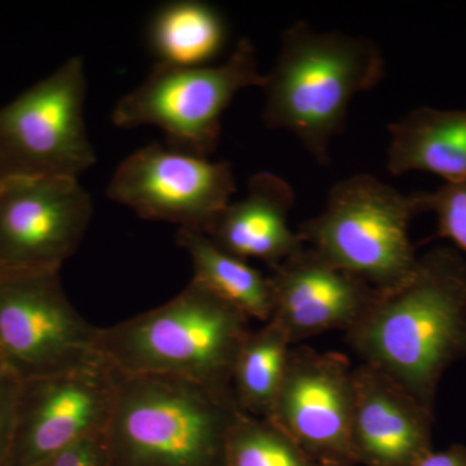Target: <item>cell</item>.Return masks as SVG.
Returning <instances> with one entry per match:
<instances>
[{
  "mask_svg": "<svg viewBox=\"0 0 466 466\" xmlns=\"http://www.w3.org/2000/svg\"><path fill=\"white\" fill-rule=\"evenodd\" d=\"M291 348L289 337L275 321L250 330L232 372V391L242 412L260 419L268 416L283 382Z\"/></svg>",
  "mask_w": 466,
  "mask_h": 466,
  "instance_id": "19",
  "label": "cell"
},
{
  "mask_svg": "<svg viewBox=\"0 0 466 466\" xmlns=\"http://www.w3.org/2000/svg\"><path fill=\"white\" fill-rule=\"evenodd\" d=\"M115 372L106 431L112 466H225L242 413L233 392L180 377Z\"/></svg>",
  "mask_w": 466,
  "mask_h": 466,
  "instance_id": "3",
  "label": "cell"
},
{
  "mask_svg": "<svg viewBox=\"0 0 466 466\" xmlns=\"http://www.w3.org/2000/svg\"><path fill=\"white\" fill-rule=\"evenodd\" d=\"M348 357L308 346L291 348L267 420L318 466H357L351 447L354 383Z\"/></svg>",
  "mask_w": 466,
  "mask_h": 466,
  "instance_id": "12",
  "label": "cell"
},
{
  "mask_svg": "<svg viewBox=\"0 0 466 466\" xmlns=\"http://www.w3.org/2000/svg\"><path fill=\"white\" fill-rule=\"evenodd\" d=\"M351 447L358 465L412 466L433 450L434 410L366 363L352 370Z\"/></svg>",
  "mask_w": 466,
  "mask_h": 466,
  "instance_id": "14",
  "label": "cell"
},
{
  "mask_svg": "<svg viewBox=\"0 0 466 466\" xmlns=\"http://www.w3.org/2000/svg\"><path fill=\"white\" fill-rule=\"evenodd\" d=\"M225 466H318L269 420L242 412L227 441Z\"/></svg>",
  "mask_w": 466,
  "mask_h": 466,
  "instance_id": "20",
  "label": "cell"
},
{
  "mask_svg": "<svg viewBox=\"0 0 466 466\" xmlns=\"http://www.w3.org/2000/svg\"><path fill=\"white\" fill-rule=\"evenodd\" d=\"M236 191L231 164L152 143L131 153L110 179L108 196L140 218L207 232Z\"/></svg>",
  "mask_w": 466,
  "mask_h": 466,
  "instance_id": "9",
  "label": "cell"
},
{
  "mask_svg": "<svg viewBox=\"0 0 466 466\" xmlns=\"http://www.w3.org/2000/svg\"><path fill=\"white\" fill-rule=\"evenodd\" d=\"M23 380L0 357V466H7Z\"/></svg>",
  "mask_w": 466,
  "mask_h": 466,
  "instance_id": "22",
  "label": "cell"
},
{
  "mask_svg": "<svg viewBox=\"0 0 466 466\" xmlns=\"http://www.w3.org/2000/svg\"><path fill=\"white\" fill-rule=\"evenodd\" d=\"M412 466H466V446L456 443L446 450L431 451Z\"/></svg>",
  "mask_w": 466,
  "mask_h": 466,
  "instance_id": "24",
  "label": "cell"
},
{
  "mask_svg": "<svg viewBox=\"0 0 466 466\" xmlns=\"http://www.w3.org/2000/svg\"><path fill=\"white\" fill-rule=\"evenodd\" d=\"M391 175L424 171L444 183L466 179V108L420 106L388 127Z\"/></svg>",
  "mask_w": 466,
  "mask_h": 466,
  "instance_id": "16",
  "label": "cell"
},
{
  "mask_svg": "<svg viewBox=\"0 0 466 466\" xmlns=\"http://www.w3.org/2000/svg\"><path fill=\"white\" fill-rule=\"evenodd\" d=\"M0 180H2V177H0Z\"/></svg>",
  "mask_w": 466,
  "mask_h": 466,
  "instance_id": "25",
  "label": "cell"
},
{
  "mask_svg": "<svg viewBox=\"0 0 466 466\" xmlns=\"http://www.w3.org/2000/svg\"><path fill=\"white\" fill-rule=\"evenodd\" d=\"M293 207L290 184L271 171H259L250 177L245 198L229 202L205 233L233 256L262 260L272 269L308 247L290 228Z\"/></svg>",
  "mask_w": 466,
  "mask_h": 466,
  "instance_id": "15",
  "label": "cell"
},
{
  "mask_svg": "<svg viewBox=\"0 0 466 466\" xmlns=\"http://www.w3.org/2000/svg\"><path fill=\"white\" fill-rule=\"evenodd\" d=\"M250 319L191 280L177 296L113 325L99 328L96 351L127 375H167L232 391V372Z\"/></svg>",
  "mask_w": 466,
  "mask_h": 466,
  "instance_id": "4",
  "label": "cell"
},
{
  "mask_svg": "<svg viewBox=\"0 0 466 466\" xmlns=\"http://www.w3.org/2000/svg\"><path fill=\"white\" fill-rule=\"evenodd\" d=\"M97 333L67 299L60 271L0 272V357L23 381L94 360Z\"/></svg>",
  "mask_w": 466,
  "mask_h": 466,
  "instance_id": "8",
  "label": "cell"
},
{
  "mask_svg": "<svg viewBox=\"0 0 466 466\" xmlns=\"http://www.w3.org/2000/svg\"><path fill=\"white\" fill-rule=\"evenodd\" d=\"M227 36V24L219 11L198 0L162 5L148 29L157 64L170 66H207L223 51Z\"/></svg>",
  "mask_w": 466,
  "mask_h": 466,
  "instance_id": "18",
  "label": "cell"
},
{
  "mask_svg": "<svg viewBox=\"0 0 466 466\" xmlns=\"http://www.w3.org/2000/svg\"><path fill=\"white\" fill-rule=\"evenodd\" d=\"M422 213L437 217V238L452 242L466 256V179L419 192Z\"/></svg>",
  "mask_w": 466,
  "mask_h": 466,
  "instance_id": "21",
  "label": "cell"
},
{
  "mask_svg": "<svg viewBox=\"0 0 466 466\" xmlns=\"http://www.w3.org/2000/svg\"><path fill=\"white\" fill-rule=\"evenodd\" d=\"M116 372L97 357L56 375L24 380L7 466H39L90 435L106 433Z\"/></svg>",
  "mask_w": 466,
  "mask_h": 466,
  "instance_id": "10",
  "label": "cell"
},
{
  "mask_svg": "<svg viewBox=\"0 0 466 466\" xmlns=\"http://www.w3.org/2000/svg\"><path fill=\"white\" fill-rule=\"evenodd\" d=\"M346 339L368 366L382 370L434 410L444 372L466 359V259L451 247L419 257L415 272L376 299Z\"/></svg>",
  "mask_w": 466,
  "mask_h": 466,
  "instance_id": "1",
  "label": "cell"
},
{
  "mask_svg": "<svg viewBox=\"0 0 466 466\" xmlns=\"http://www.w3.org/2000/svg\"><path fill=\"white\" fill-rule=\"evenodd\" d=\"M177 242L191 258L193 278L249 319L269 321L274 311L269 276L219 247L200 229L179 228Z\"/></svg>",
  "mask_w": 466,
  "mask_h": 466,
  "instance_id": "17",
  "label": "cell"
},
{
  "mask_svg": "<svg viewBox=\"0 0 466 466\" xmlns=\"http://www.w3.org/2000/svg\"><path fill=\"white\" fill-rule=\"evenodd\" d=\"M92 218L90 195L70 177L0 180V272L60 271Z\"/></svg>",
  "mask_w": 466,
  "mask_h": 466,
  "instance_id": "11",
  "label": "cell"
},
{
  "mask_svg": "<svg viewBox=\"0 0 466 466\" xmlns=\"http://www.w3.org/2000/svg\"><path fill=\"white\" fill-rule=\"evenodd\" d=\"M274 311L269 320L283 328L291 345L330 332H348L376 299L377 289L305 249L271 269Z\"/></svg>",
  "mask_w": 466,
  "mask_h": 466,
  "instance_id": "13",
  "label": "cell"
},
{
  "mask_svg": "<svg viewBox=\"0 0 466 466\" xmlns=\"http://www.w3.org/2000/svg\"><path fill=\"white\" fill-rule=\"evenodd\" d=\"M265 81L253 42L241 38L218 66L156 63L142 84L116 104L112 122L125 130L155 126L167 137L168 148L208 158L219 143L222 116L233 97L245 88H262Z\"/></svg>",
  "mask_w": 466,
  "mask_h": 466,
  "instance_id": "6",
  "label": "cell"
},
{
  "mask_svg": "<svg viewBox=\"0 0 466 466\" xmlns=\"http://www.w3.org/2000/svg\"><path fill=\"white\" fill-rule=\"evenodd\" d=\"M421 213L419 192L404 195L373 175L355 174L334 184L323 211L299 233L332 265L386 290L415 272L410 225Z\"/></svg>",
  "mask_w": 466,
  "mask_h": 466,
  "instance_id": "5",
  "label": "cell"
},
{
  "mask_svg": "<svg viewBox=\"0 0 466 466\" xmlns=\"http://www.w3.org/2000/svg\"><path fill=\"white\" fill-rule=\"evenodd\" d=\"M385 69L382 51L370 39L318 32L296 21L283 33L262 87L267 127L293 134L315 161L329 164L330 146L343 130L350 104L376 87Z\"/></svg>",
  "mask_w": 466,
  "mask_h": 466,
  "instance_id": "2",
  "label": "cell"
},
{
  "mask_svg": "<svg viewBox=\"0 0 466 466\" xmlns=\"http://www.w3.org/2000/svg\"><path fill=\"white\" fill-rule=\"evenodd\" d=\"M39 466H112L106 433L76 441Z\"/></svg>",
  "mask_w": 466,
  "mask_h": 466,
  "instance_id": "23",
  "label": "cell"
},
{
  "mask_svg": "<svg viewBox=\"0 0 466 466\" xmlns=\"http://www.w3.org/2000/svg\"><path fill=\"white\" fill-rule=\"evenodd\" d=\"M84 60L75 56L0 108V177H70L96 162L85 124Z\"/></svg>",
  "mask_w": 466,
  "mask_h": 466,
  "instance_id": "7",
  "label": "cell"
}]
</instances>
